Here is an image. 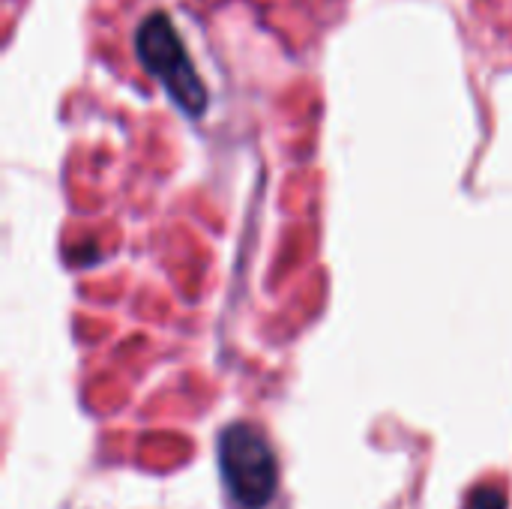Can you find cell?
Listing matches in <instances>:
<instances>
[{
	"mask_svg": "<svg viewBox=\"0 0 512 509\" xmlns=\"http://www.w3.org/2000/svg\"><path fill=\"white\" fill-rule=\"evenodd\" d=\"M219 471L237 507L261 509L276 495L279 486L276 456L267 438L249 423H234L219 435Z\"/></svg>",
	"mask_w": 512,
	"mask_h": 509,
	"instance_id": "1",
	"label": "cell"
},
{
	"mask_svg": "<svg viewBox=\"0 0 512 509\" xmlns=\"http://www.w3.org/2000/svg\"><path fill=\"white\" fill-rule=\"evenodd\" d=\"M138 54L147 72L168 90V96L186 111L201 114L207 105V90L186 57V48L165 15H150L138 30Z\"/></svg>",
	"mask_w": 512,
	"mask_h": 509,
	"instance_id": "2",
	"label": "cell"
},
{
	"mask_svg": "<svg viewBox=\"0 0 512 509\" xmlns=\"http://www.w3.org/2000/svg\"><path fill=\"white\" fill-rule=\"evenodd\" d=\"M507 504L501 501V495L495 492H477V501H474V509H504Z\"/></svg>",
	"mask_w": 512,
	"mask_h": 509,
	"instance_id": "3",
	"label": "cell"
}]
</instances>
